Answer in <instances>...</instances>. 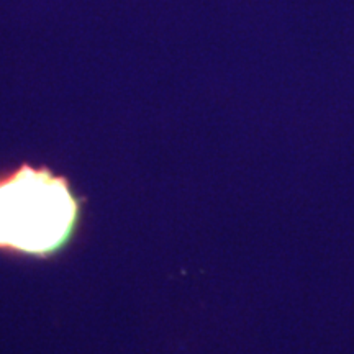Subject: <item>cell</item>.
<instances>
[{"label": "cell", "mask_w": 354, "mask_h": 354, "mask_svg": "<svg viewBox=\"0 0 354 354\" xmlns=\"http://www.w3.org/2000/svg\"><path fill=\"white\" fill-rule=\"evenodd\" d=\"M87 198L68 176L24 162L0 174V251L41 261L74 245L86 218Z\"/></svg>", "instance_id": "1"}]
</instances>
